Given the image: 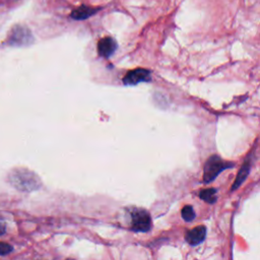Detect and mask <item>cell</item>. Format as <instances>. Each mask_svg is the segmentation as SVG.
<instances>
[{"label": "cell", "mask_w": 260, "mask_h": 260, "mask_svg": "<svg viewBox=\"0 0 260 260\" xmlns=\"http://www.w3.org/2000/svg\"><path fill=\"white\" fill-rule=\"evenodd\" d=\"M234 162L222 160L218 155H211L207 158L203 170V182H212L223 170L230 169L234 166Z\"/></svg>", "instance_id": "1"}, {"label": "cell", "mask_w": 260, "mask_h": 260, "mask_svg": "<svg viewBox=\"0 0 260 260\" xmlns=\"http://www.w3.org/2000/svg\"><path fill=\"white\" fill-rule=\"evenodd\" d=\"M151 229V218L145 209L137 208L131 215V230L138 233H145Z\"/></svg>", "instance_id": "2"}, {"label": "cell", "mask_w": 260, "mask_h": 260, "mask_svg": "<svg viewBox=\"0 0 260 260\" xmlns=\"http://www.w3.org/2000/svg\"><path fill=\"white\" fill-rule=\"evenodd\" d=\"M151 80V73L144 68H135L126 73L123 77V83L126 85H136L140 82H148Z\"/></svg>", "instance_id": "3"}, {"label": "cell", "mask_w": 260, "mask_h": 260, "mask_svg": "<svg viewBox=\"0 0 260 260\" xmlns=\"http://www.w3.org/2000/svg\"><path fill=\"white\" fill-rule=\"evenodd\" d=\"M117 49V43L113 38L106 37L99 41L98 43V52L99 55L105 58L110 57L114 54Z\"/></svg>", "instance_id": "4"}, {"label": "cell", "mask_w": 260, "mask_h": 260, "mask_svg": "<svg viewBox=\"0 0 260 260\" xmlns=\"http://www.w3.org/2000/svg\"><path fill=\"white\" fill-rule=\"evenodd\" d=\"M206 237V228L204 225L196 226L190 231H188L185 235V239L188 244L192 246H196L204 241Z\"/></svg>", "instance_id": "5"}, {"label": "cell", "mask_w": 260, "mask_h": 260, "mask_svg": "<svg viewBox=\"0 0 260 260\" xmlns=\"http://www.w3.org/2000/svg\"><path fill=\"white\" fill-rule=\"evenodd\" d=\"M30 40V34L25 27L16 26L14 30L11 31V37L9 42L12 45H26V42Z\"/></svg>", "instance_id": "6"}, {"label": "cell", "mask_w": 260, "mask_h": 260, "mask_svg": "<svg viewBox=\"0 0 260 260\" xmlns=\"http://www.w3.org/2000/svg\"><path fill=\"white\" fill-rule=\"evenodd\" d=\"M99 10V8H91L88 6H81L75 10H73L71 12V17L77 20L80 19H85L89 16H91L92 14H94L96 11Z\"/></svg>", "instance_id": "7"}, {"label": "cell", "mask_w": 260, "mask_h": 260, "mask_svg": "<svg viewBox=\"0 0 260 260\" xmlns=\"http://www.w3.org/2000/svg\"><path fill=\"white\" fill-rule=\"evenodd\" d=\"M249 172H250V162L247 160L240 169L239 173H238V176L231 188V191H235L238 187H240L242 185V183L246 180V178L248 177L249 175Z\"/></svg>", "instance_id": "8"}, {"label": "cell", "mask_w": 260, "mask_h": 260, "mask_svg": "<svg viewBox=\"0 0 260 260\" xmlns=\"http://www.w3.org/2000/svg\"><path fill=\"white\" fill-rule=\"evenodd\" d=\"M199 196L202 200H204L207 203H214L216 201V189L214 188H208L204 189L199 193Z\"/></svg>", "instance_id": "9"}, {"label": "cell", "mask_w": 260, "mask_h": 260, "mask_svg": "<svg viewBox=\"0 0 260 260\" xmlns=\"http://www.w3.org/2000/svg\"><path fill=\"white\" fill-rule=\"evenodd\" d=\"M181 214L185 221H191L195 218V211L191 205H185L181 211Z\"/></svg>", "instance_id": "10"}, {"label": "cell", "mask_w": 260, "mask_h": 260, "mask_svg": "<svg viewBox=\"0 0 260 260\" xmlns=\"http://www.w3.org/2000/svg\"><path fill=\"white\" fill-rule=\"evenodd\" d=\"M12 251V247L7 243H0V255H6Z\"/></svg>", "instance_id": "11"}, {"label": "cell", "mask_w": 260, "mask_h": 260, "mask_svg": "<svg viewBox=\"0 0 260 260\" xmlns=\"http://www.w3.org/2000/svg\"><path fill=\"white\" fill-rule=\"evenodd\" d=\"M4 230H5L4 224H3L2 222H0V234H3V233H4Z\"/></svg>", "instance_id": "12"}, {"label": "cell", "mask_w": 260, "mask_h": 260, "mask_svg": "<svg viewBox=\"0 0 260 260\" xmlns=\"http://www.w3.org/2000/svg\"><path fill=\"white\" fill-rule=\"evenodd\" d=\"M67 260H73V259H67Z\"/></svg>", "instance_id": "13"}]
</instances>
